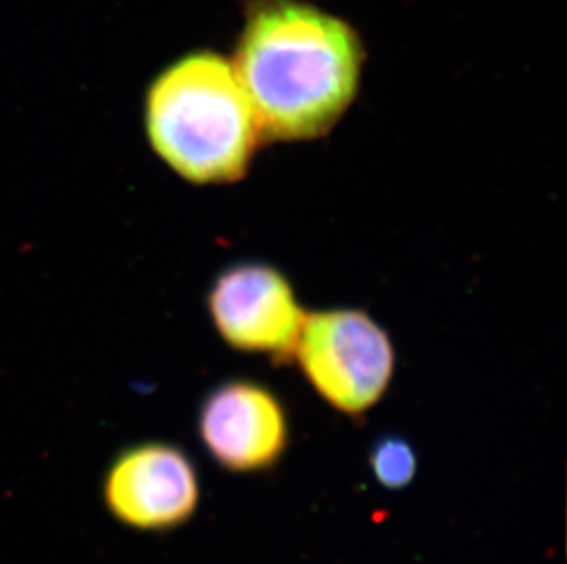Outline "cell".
<instances>
[{
	"label": "cell",
	"instance_id": "obj_1",
	"mask_svg": "<svg viewBox=\"0 0 567 564\" xmlns=\"http://www.w3.org/2000/svg\"><path fill=\"white\" fill-rule=\"evenodd\" d=\"M360 66L346 22L290 0L257 6L234 64L262 138L278 142L326 136L357 96Z\"/></svg>",
	"mask_w": 567,
	"mask_h": 564
},
{
	"label": "cell",
	"instance_id": "obj_2",
	"mask_svg": "<svg viewBox=\"0 0 567 564\" xmlns=\"http://www.w3.org/2000/svg\"><path fill=\"white\" fill-rule=\"evenodd\" d=\"M144 122L155 155L195 186L243 180L262 138L234 64L212 52L178 59L151 83Z\"/></svg>",
	"mask_w": 567,
	"mask_h": 564
},
{
	"label": "cell",
	"instance_id": "obj_3",
	"mask_svg": "<svg viewBox=\"0 0 567 564\" xmlns=\"http://www.w3.org/2000/svg\"><path fill=\"white\" fill-rule=\"evenodd\" d=\"M292 359L316 395L349 418H362L384 398L396 365L390 334L357 309L306 314Z\"/></svg>",
	"mask_w": 567,
	"mask_h": 564
},
{
	"label": "cell",
	"instance_id": "obj_4",
	"mask_svg": "<svg viewBox=\"0 0 567 564\" xmlns=\"http://www.w3.org/2000/svg\"><path fill=\"white\" fill-rule=\"evenodd\" d=\"M102 501L109 515L127 530L153 535L177 532L200 510L197 463L177 443H133L109 462Z\"/></svg>",
	"mask_w": 567,
	"mask_h": 564
},
{
	"label": "cell",
	"instance_id": "obj_5",
	"mask_svg": "<svg viewBox=\"0 0 567 564\" xmlns=\"http://www.w3.org/2000/svg\"><path fill=\"white\" fill-rule=\"evenodd\" d=\"M206 306L226 345L276 363L292 357L307 314L289 279L261 261L237 262L220 272Z\"/></svg>",
	"mask_w": 567,
	"mask_h": 564
},
{
	"label": "cell",
	"instance_id": "obj_6",
	"mask_svg": "<svg viewBox=\"0 0 567 564\" xmlns=\"http://www.w3.org/2000/svg\"><path fill=\"white\" fill-rule=\"evenodd\" d=\"M197 437L226 473H270L289 451V415L284 401L265 385L228 379L200 401Z\"/></svg>",
	"mask_w": 567,
	"mask_h": 564
},
{
	"label": "cell",
	"instance_id": "obj_7",
	"mask_svg": "<svg viewBox=\"0 0 567 564\" xmlns=\"http://www.w3.org/2000/svg\"><path fill=\"white\" fill-rule=\"evenodd\" d=\"M371 477L382 490L399 493L415 482L419 473V452L406 437L390 432L371 446L368 455Z\"/></svg>",
	"mask_w": 567,
	"mask_h": 564
}]
</instances>
